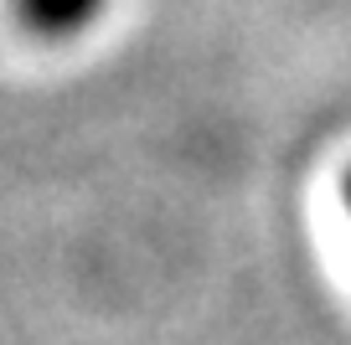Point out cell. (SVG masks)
I'll use <instances>...</instances> for the list:
<instances>
[{
	"label": "cell",
	"instance_id": "1",
	"mask_svg": "<svg viewBox=\"0 0 351 345\" xmlns=\"http://www.w3.org/2000/svg\"><path fill=\"white\" fill-rule=\"evenodd\" d=\"M104 0H16V16L32 26L36 36H73L93 21Z\"/></svg>",
	"mask_w": 351,
	"mask_h": 345
},
{
	"label": "cell",
	"instance_id": "2",
	"mask_svg": "<svg viewBox=\"0 0 351 345\" xmlns=\"http://www.w3.org/2000/svg\"><path fill=\"white\" fill-rule=\"evenodd\" d=\"M341 191H346V212H351V170H346V186H341Z\"/></svg>",
	"mask_w": 351,
	"mask_h": 345
}]
</instances>
